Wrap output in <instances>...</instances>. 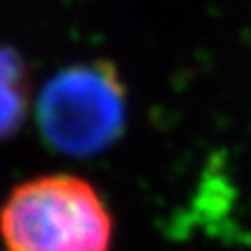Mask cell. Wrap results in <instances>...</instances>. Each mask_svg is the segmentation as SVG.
<instances>
[{"label": "cell", "instance_id": "obj_1", "mask_svg": "<svg viewBox=\"0 0 251 251\" xmlns=\"http://www.w3.org/2000/svg\"><path fill=\"white\" fill-rule=\"evenodd\" d=\"M0 234L15 251H99L111 243L113 220L90 182L52 174L13 188L0 207Z\"/></svg>", "mask_w": 251, "mask_h": 251}, {"label": "cell", "instance_id": "obj_2", "mask_svg": "<svg viewBox=\"0 0 251 251\" xmlns=\"http://www.w3.org/2000/svg\"><path fill=\"white\" fill-rule=\"evenodd\" d=\"M128 94L117 67L88 61L63 69L42 88L38 128L52 151L86 157L109 149L126 126Z\"/></svg>", "mask_w": 251, "mask_h": 251}, {"label": "cell", "instance_id": "obj_3", "mask_svg": "<svg viewBox=\"0 0 251 251\" xmlns=\"http://www.w3.org/2000/svg\"><path fill=\"white\" fill-rule=\"evenodd\" d=\"M29 109V72L19 50L0 46V140L19 132Z\"/></svg>", "mask_w": 251, "mask_h": 251}]
</instances>
